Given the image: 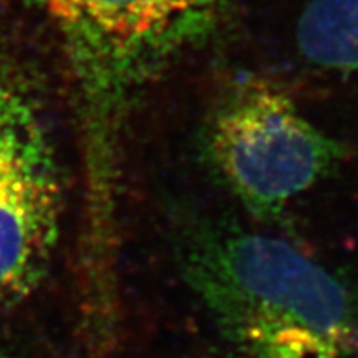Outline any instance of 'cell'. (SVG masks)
I'll use <instances>...</instances> for the list:
<instances>
[{
	"instance_id": "1",
	"label": "cell",
	"mask_w": 358,
	"mask_h": 358,
	"mask_svg": "<svg viewBox=\"0 0 358 358\" xmlns=\"http://www.w3.org/2000/svg\"><path fill=\"white\" fill-rule=\"evenodd\" d=\"M178 268L243 358H358V297L287 241L185 213Z\"/></svg>"
},
{
	"instance_id": "4",
	"label": "cell",
	"mask_w": 358,
	"mask_h": 358,
	"mask_svg": "<svg viewBox=\"0 0 358 358\" xmlns=\"http://www.w3.org/2000/svg\"><path fill=\"white\" fill-rule=\"evenodd\" d=\"M57 164L34 98L0 70V299L30 292L58 239Z\"/></svg>"
},
{
	"instance_id": "6",
	"label": "cell",
	"mask_w": 358,
	"mask_h": 358,
	"mask_svg": "<svg viewBox=\"0 0 358 358\" xmlns=\"http://www.w3.org/2000/svg\"><path fill=\"white\" fill-rule=\"evenodd\" d=\"M227 358H243V357H239V355H234V357H227Z\"/></svg>"
},
{
	"instance_id": "3",
	"label": "cell",
	"mask_w": 358,
	"mask_h": 358,
	"mask_svg": "<svg viewBox=\"0 0 358 358\" xmlns=\"http://www.w3.org/2000/svg\"><path fill=\"white\" fill-rule=\"evenodd\" d=\"M203 153L250 217L274 224L292 201L338 168L345 148L308 122L279 88L244 80L208 120Z\"/></svg>"
},
{
	"instance_id": "5",
	"label": "cell",
	"mask_w": 358,
	"mask_h": 358,
	"mask_svg": "<svg viewBox=\"0 0 358 358\" xmlns=\"http://www.w3.org/2000/svg\"><path fill=\"white\" fill-rule=\"evenodd\" d=\"M295 38L307 64L358 83V0H308Z\"/></svg>"
},
{
	"instance_id": "2",
	"label": "cell",
	"mask_w": 358,
	"mask_h": 358,
	"mask_svg": "<svg viewBox=\"0 0 358 358\" xmlns=\"http://www.w3.org/2000/svg\"><path fill=\"white\" fill-rule=\"evenodd\" d=\"M43 13L69 64L87 174L85 252L118 248L116 194L124 124L141 90L211 29L224 0H25Z\"/></svg>"
}]
</instances>
